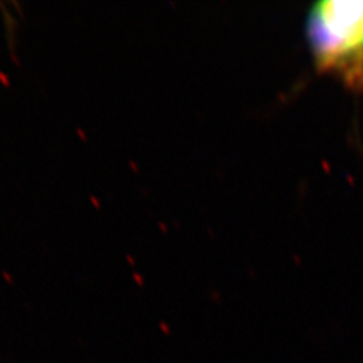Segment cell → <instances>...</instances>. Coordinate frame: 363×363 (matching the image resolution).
Returning a JSON list of instances; mask_svg holds the SVG:
<instances>
[{"instance_id":"obj_1","label":"cell","mask_w":363,"mask_h":363,"mask_svg":"<svg viewBox=\"0 0 363 363\" xmlns=\"http://www.w3.org/2000/svg\"><path fill=\"white\" fill-rule=\"evenodd\" d=\"M307 37L319 70L363 91V0L316 3L307 18Z\"/></svg>"}]
</instances>
